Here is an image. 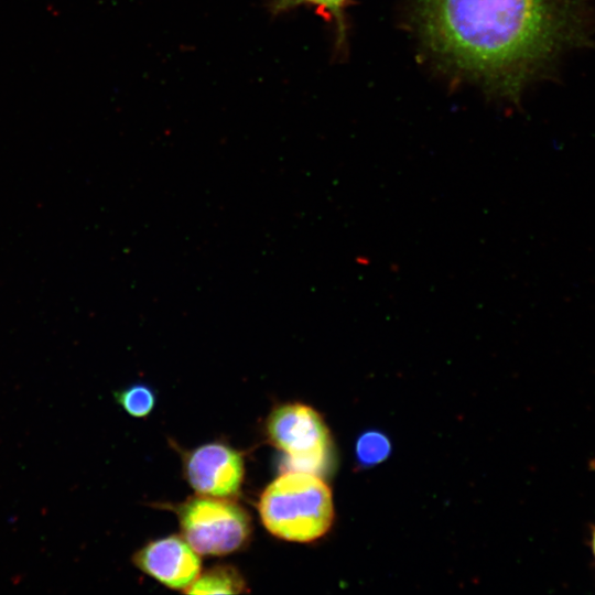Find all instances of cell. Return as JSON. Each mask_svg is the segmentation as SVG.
I'll return each mask as SVG.
<instances>
[{"mask_svg":"<svg viewBox=\"0 0 595 595\" xmlns=\"http://www.w3.org/2000/svg\"><path fill=\"white\" fill-rule=\"evenodd\" d=\"M413 13L443 66L516 99L561 52L589 40L584 0H414Z\"/></svg>","mask_w":595,"mask_h":595,"instance_id":"6da1fadb","label":"cell"},{"mask_svg":"<svg viewBox=\"0 0 595 595\" xmlns=\"http://www.w3.org/2000/svg\"><path fill=\"white\" fill-rule=\"evenodd\" d=\"M258 511L274 537L291 542H312L323 537L334 520L331 488L318 474L290 469L262 491Z\"/></svg>","mask_w":595,"mask_h":595,"instance_id":"7a4b0ae2","label":"cell"},{"mask_svg":"<svg viewBox=\"0 0 595 595\" xmlns=\"http://www.w3.org/2000/svg\"><path fill=\"white\" fill-rule=\"evenodd\" d=\"M182 537L202 555H226L246 547L251 536L248 512L228 498L199 495L174 507Z\"/></svg>","mask_w":595,"mask_h":595,"instance_id":"3957f363","label":"cell"},{"mask_svg":"<svg viewBox=\"0 0 595 595\" xmlns=\"http://www.w3.org/2000/svg\"><path fill=\"white\" fill-rule=\"evenodd\" d=\"M269 442L285 454L291 469L320 474L328 463L331 435L312 407L291 402L275 407L266 421Z\"/></svg>","mask_w":595,"mask_h":595,"instance_id":"277c9868","label":"cell"},{"mask_svg":"<svg viewBox=\"0 0 595 595\" xmlns=\"http://www.w3.org/2000/svg\"><path fill=\"white\" fill-rule=\"evenodd\" d=\"M183 463L185 478L198 495L230 499L239 493L245 467L235 448L219 442L204 444L187 452Z\"/></svg>","mask_w":595,"mask_h":595,"instance_id":"5b68a950","label":"cell"},{"mask_svg":"<svg viewBox=\"0 0 595 595\" xmlns=\"http://www.w3.org/2000/svg\"><path fill=\"white\" fill-rule=\"evenodd\" d=\"M132 562L142 572L173 589H186L201 573L198 553L176 534L147 543L133 554Z\"/></svg>","mask_w":595,"mask_h":595,"instance_id":"8992f818","label":"cell"},{"mask_svg":"<svg viewBox=\"0 0 595 595\" xmlns=\"http://www.w3.org/2000/svg\"><path fill=\"white\" fill-rule=\"evenodd\" d=\"M183 592L186 594H239L247 592V585L237 569L221 564L199 573Z\"/></svg>","mask_w":595,"mask_h":595,"instance_id":"52a82bcc","label":"cell"},{"mask_svg":"<svg viewBox=\"0 0 595 595\" xmlns=\"http://www.w3.org/2000/svg\"><path fill=\"white\" fill-rule=\"evenodd\" d=\"M350 0H274L271 4L272 13H281L299 6L310 4L317 9L325 20L334 24L336 45L338 50L345 47L347 39V24L345 10Z\"/></svg>","mask_w":595,"mask_h":595,"instance_id":"ba28073f","label":"cell"},{"mask_svg":"<svg viewBox=\"0 0 595 595\" xmlns=\"http://www.w3.org/2000/svg\"><path fill=\"white\" fill-rule=\"evenodd\" d=\"M116 401L134 418H145L155 405L154 391L144 383H133L115 392Z\"/></svg>","mask_w":595,"mask_h":595,"instance_id":"9c48e42d","label":"cell"},{"mask_svg":"<svg viewBox=\"0 0 595 595\" xmlns=\"http://www.w3.org/2000/svg\"><path fill=\"white\" fill-rule=\"evenodd\" d=\"M390 452L388 439L379 432L363 434L356 446L357 457L360 463L372 465L387 458Z\"/></svg>","mask_w":595,"mask_h":595,"instance_id":"30bf717a","label":"cell"},{"mask_svg":"<svg viewBox=\"0 0 595 595\" xmlns=\"http://www.w3.org/2000/svg\"><path fill=\"white\" fill-rule=\"evenodd\" d=\"M589 542H591V551H592V554H593V556L595 559V526H592V528H591Z\"/></svg>","mask_w":595,"mask_h":595,"instance_id":"8fae6325","label":"cell"}]
</instances>
